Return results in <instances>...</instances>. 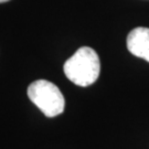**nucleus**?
Returning <instances> with one entry per match:
<instances>
[{
    "instance_id": "f257e3e1",
    "label": "nucleus",
    "mask_w": 149,
    "mask_h": 149,
    "mask_svg": "<svg viewBox=\"0 0 149 149\" xmlns=\"http://www.w3.org/2000/svg\"><path fill=\"white\" fill-rule=\"evenodd\" d=\"M64 73L72 83L79 86H90L95 83L101 72V62L95 51L82 47L64 63Z\"/></svg>"
},
{
    "instance_id": "f03ea898",
    "label": "nucleus",
    "mask_w": 149,
    "mask_h": 149,
    "mask_svg": "<svg viewBox=\"0 0 149 149\" xmlns=\"http://www.w3.org/2000/svg\"><path fill=\"white\" fill-rule=\"evenodd\" d=\"M30 101L47 116L55 117L62 114L65 106V100L59 87L47 80H38L28 87Z\"/></svg>"
},
{
    "instance_id": "7ed1b4c3",
    "label": "nucleus",
    "mask_w": 149,
    "mask_h": 149,
    "mask_svg": "<svg viewBox=\"0 0 149 149\" xmlns=\"http://www.w3.org/2000/svg\"><path fill=\"white\" fill-rule=\"evenodd\" d=\"M127 48L133 55L149 62V28H135L129 32Z\"/></svg>"
},
{
    "instance_id": "20e7f679",
    "label": "nucleus",
    "mask_w": 149,
    "mask_h": 149,
    "mask_svg": "<svg viewBox=\"0 0 149 149\" xmlns=\"http://www.w3.org/2000/svg\"><path fill=\"white\" fill-rule=\"evenodd\" d=\"M7 1H9V0H0V3L1 2H7Z\"/></svg>"
}]
</instances>
